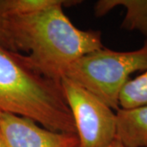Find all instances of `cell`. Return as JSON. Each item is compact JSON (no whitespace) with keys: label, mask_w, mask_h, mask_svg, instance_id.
Masks as SVG:
<instances>
[{"label":"cell","mask_w":147,"mask_h":147,"mask_svg":"<svg viewBox=\"0 0 147 147\" xmlns=\"http://www.w3.org/2000/svg\"><path fill=\"white\" fill-rule=\"evenodd\" d=\"M57 5L36 13L10 16L15 52L29 53V61L47 78L61 81L70 64L103 47L101 33L75 27Z\"/></svg>","instance_id":"6da1fadb"},{"label":"cell","mask_w":147,"mask_h":147,"mask_svg":"<svg viewBox=\"0 0 147 147\" xmlns=\"http://www.w3.org/2000/svg\"><path fill=\"white\" fill-rule=\"evenodd\" d=\"M0 112L23 116L54 131L76 133L61 81L47 78L26 56L0 47Z\"/></svg>","instance_id":"7a4b0ae2"},{"label":"cell","mask_w":147,"mask_h":147,"mask_svg":"<svg viewBox=\"0 0 147 147\" xmlns=\"http://www.w3.org/2000/svg\"><path fill=\"white\" fill-rule=\"evenodd\" d=\"M146 69L147 38L144 45L135 51L117 52L101 47L88 53L70 64L63 77L79 84L117 111L121 90L129 75Z\"/></svg>","instance_id":"3957f363"},{"label":"cell","mask_w":147,"mask_h":147,"mask_svg":"<svg viewBox=\"0 0 147 147\" xmlns=\"http://www.w3.org/2000/svg\"><path fill=\"white\" fill-rule=\"evenodd\" d=\"M61 84L73 116L79 147H105L116 138V114L104 101L70 79Z\"/></svg>","instance_id":"277c9868"},{"label":"cell","mask_w":147,"mask_h":147,"mask_svg":"<svg viewBox=\"0 0 147 147\" xmlns=\"http://www.w3.org/2000/svg\"><path fill=\"white\" fill-rule=\"evenodd\" d=\"M0 133L7 147H79L76 133L52 131L10 113L0 112Z\"/></svg>","instance_id":"5b68a950"},{"label":"cell","mask_w":147,"mask_h":147,"mask_svg":"<svg viewBox=\"0 0 147 147\" xmlns=\"http://www.w3.org/2000/svg\"><path fill=\"white\" fill-rule=\"evenodd\" d=\"M116 139L127 147H147V105L116 111Z\"/></svg>","instance_id":"8992f818"},{"label":"cell","mask_w":147,"mask_h":147,"mask_svg":"<svg viewBox=\"0 0 147 147\" xmlns=\"http://www.w3.org/2000/svg\"><path fill=\"white\" fill-rule=\"evenodd\" d=\"M117 6L126 8L121 27L127 30H139L147 38L146 0H100L94 6L95 15L103 16Z\"/></svg>","instance_id":"52a82bcc"},{"label":"cell","mask_w":147,"mask_h":147,"mask_svg":"<svg viewBox=\"0 0 147 147\" xmlns=\"http://www.w3.org/2000/svg\"><path fill=\"white\" fill-rule=\"evenodd\" d=\"M119 103L121 109L147 105V69L141 75L127 82L121 90Z\"/></svg>","instance_id":"ba28073f"},{"label":"cell","mask_w":147,"mask_h":147,"mask_svg":"<svg viewBox=\"0 0 147 147\" xmlns=\"http://www.w3.org/2000/svg\"><path fill=\"white\" fill-rule=\"evenodd\" d=\"M81 1L67 0H5L9 16H24L36 13L57 5H75Z\"/></svg>","instance_id":"9c48e42d"},{"label":"cell","mask_w":147,"mask_h":147,"mask_svg":"<svg viewBox=\"0 0 147 147\" xmlns=\"http://www.w3.org/2000/svg\"><path fill=\"white\" fill-rule=\"evenodd\" d=\"M10 16L6 10L5 0H0V47L15 52L10 30Z\"/></svg>","instance_id":"30bf717a"},{"label":"cell","mask_w":147,"mask_h":147,"mask_svg":"<svg viewBox=\"0 0 147 147\" xmlns=\"http://www.w3.org/2000/svg\"><path fill=\"white\" fill-rule=\"evenodd\" d=\"M105 147H127L124 144H123L122 142H120V141H119L118 139H115L113 142H111L110 144H109L107 146Z\"/></svg>","instance_id":"8fae6325"},{"label":"cell","mask_w":147,"mask_h":147,"mask_svg":"<svg viewBox=\"0 0 147 147\" xmlns=\"http://www.w3.org/2000/svg\"><path fill=\"white\" fill-rule=\"evenodd\" d=\"M0 147H7V146H6L5 144V142H4L3 138L2 137L1 133H0Z\"/></svg>","instance_id":"7c38bea8"}]
</instances>
